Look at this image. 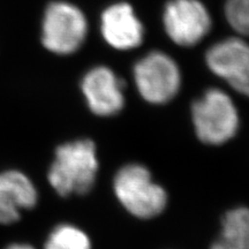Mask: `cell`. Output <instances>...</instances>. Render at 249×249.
I'll list each match as a JSON object with an SVG mask.
<instances>
[{"label":"cell","mask_w":249,"mask_h":249,"mask_svg":"<svg viewBox=\"0 0 249 249\" xmlns=\"http://www.w3.org/2000/svg\"><path fill=\"white\" fill-rule=\"evenodd\" d=\"M98 167L97 150L91 140L64 143L55 149L48 172L49 183L62 197L85 195L95 185Z\"/></svg>","instance_id":"6da1fadb"},{"label":"cell","mask_w":249,"mask_h":249,"mask_svg":"<svg viewBox=\"0 0 249 249\" xmlns=\"http://www.w3.org/2000/svg\"><path fill=\"white\" fill-rule=\"evenodd\" d=\"M113 192L127 213L140 219L157 217L167 205V193L144 165L127 164L116 173Z\"/></svg>","instance_id":"7a4b0ae2"},{"label":"cell","mask_w":249,"mask_h":249,"mask_svg":"<svg viewBox=\"0 0 249 249\" xmlns=\"http://www.w3.org/2000/svg\"><path fill=\"white\" fill-rule=\"evenodd\" d=\"M192 120L202 143L222 145L232 140L240 127V116L231 96L222 89L207 90L192 105Z\"/></svg>","instance_id":"3957f363"},{"label":"cell","mask_w":249,"mask_h":249,"mask_svg":"<svg viewBox=\"0 0 249 249\" xmlns=\"http://www.w3.org/2000/svg\"><path fill=\"white\" fill-rule=\"evenodd\" d=\"M134 83L141 97L154 105H163L178 95L181 71L176 61L164 52L154 51L136 62Z\"/></svg>","instance_id":"277c9868"},{"label":"cell","mask_w":249,"mask_h":249,"mask_svg":"<svg viewBox=\"0 0 249 249\" xmlns=\"http://www.w3.org/2000/svg\"><path fill=\"white\" fill-rule=\"evenodd\" d=\"M88 30L86 17L68 2H53L43 20V44L51 52L71 54L85 42Z\"/></svg>","instance_id":"5b68a950"},{"label":"cell","mask_w":249,"mask_h":249,"mask_svg":"<svg viewBox=\"0 0 249 249\" xmlns=\"http://www.w3.org/2000/svg\"><path fill=\"white\" fill-rule=\"evenodd\" d=\"M163 22L172 42L180 46H194L211 29L209 11L200 0H171L165 6Z\"/></svg>","instance_id":"8992f818"},{"label":"cell","mask_w":249,"mask_h":249,"mask_svg":"<svg viewBox=\"0 0 249 249\" xmlns=\"http://www.w3.org/2000/svg\"><path fill=\"white\" fill-rule=\"evenodd\" d=\"M124 81L107 66L91 68L81 82L89 110L98 117H112L121 112L124 107Z\"/></svg>","instance_id":"52a82bcc"},{"label":"cell","mask_w":249,"mask_h":249,"mask_svg":"<svg viewBox=\"0 0 249 249\" xmlns=\"http://www.w3.org/2000/svg\"><path fill=\"white\" fill-rule=\"evenodd\" d=\"M102 34L112 48L132 50L143 40V26L134 13L133 7L126 2L112 5L102 15Z\"/></svg>","instance_id":"ba28073f"},{"label":"cell","mask_w":249,"mask_h":249,"mask_svg":"<svg viewBox=\"0 0 249 249\" xmlns=\"http://www.w3.org/2000/svg\"><path fill=\"white\" fill-rule=\"evenodd\" d=\"M208 67L227 82L249 67V44L239 37H230L213 44L205 54Z\"/></svg>","instance_id":"9c48e42d"},{"label":"cell","mask_w":249,"mask_h":249,"mask_svg":"<svg viewBox=\"0 0 249 249\" xmlns=\"http://www.w3.org/2000/svg\"><path fill=\"white\" fill-rule=\"evenodd\" d=\"M210 249H249V209L229 210L222 219V231Z\"/></svg>","instance_id":"30bf717a"},{"label":"cell","mask_w":249,"mask_h":249,"mask_svg":"<svg viewBox=\"0 0 249 249\" xmlns=\"http://www.w3.org/2000/svg\"><path fill=\"white\" fill-rule=\"evenodd\" d=\"M0 194L22 210L33 209L38 202V192L29 177L18 170L0 172Z\"/></svg>","instance_id":"8fae6325"},{"label":"cell","mask_w":249,"mask_h":249,"mask_svg":"<svg viewBox=\"0 0 249 249\" xmlns=\"http://www.w3.org/2000/svg\"><path fill=\"white\" fill-rule=\"evenodd\" d=\"M44 249H91L88 234L71 224H60L52 230Z\"/></svg>","instance_id":"7c38bea8"},{"label":"cell","mask_w":249,"mask_h":249,"mask_svg":"<svg viewBox=\"0 0 249 249\" xmlns=\"http://www.w3.org/2000/svg\"><path fill=\"white\" fill-rule=\"evenodd\" d=\"M225 17L239 35L249 37V0H226Z\"/></svg>","instance_id":"4fadbf2b"},{"label":"cell","mask_w":249,"mask_h":249,"mask_svg":"<svg viewBox=\"0 0 249 249\" xmlns=\"http://www.w3.org/2000/svg\"><path fill=\"white\" fill-rule=\"evenodd\" d=\"M21 217V210L0 194V225H11Z\"/></svg>","instance_id":"5bb4252c"},{"label":"cell","mask_w":249,"mask_h":249,"mask_svg":"<svg viewBox=\"0 0 249 249\" xmlns=\"http://www.w3.org/2000/svg\"><path fill=\"white\" fill-rule=\"evenodd\" d=\"M229 83L236 92L249 98V67L234 80L230 81Z\"/></svg>","instance_id":"9a60e30c"},{"label":"cell","mask_w":249,"mask_h":249,"mask_svg":"<svg viewBox=\"0 0 249 249\" xmlns=\"http://www.w3.org/2000/svg\"><path fill=\"white\" fill-rule=\"evenodd\" d=\"M6 249H35V248L28 244H13V245L8 246Z\"/></svg>","instance_id":"2e32d148"}]
</instances>
